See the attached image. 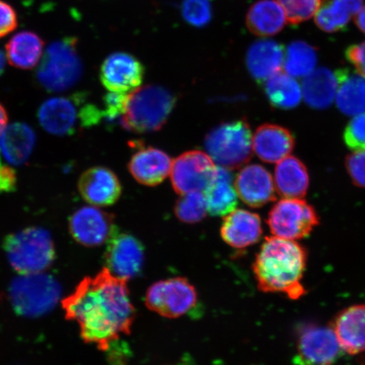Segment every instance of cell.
<instances>
[{
	"instance_id": "obj_10",
	"label": "cell",
	"mask_w": 365,
	"mask_h": 365,
	"mask_svg": "<svg viewBox=\"0 0 365 365\" xmlns=\"http://www.w3.org/2000/svg\"><path fill=\"white\" fill-rule=\"evenodd\" d=\"M344 353L331 326L309 325L299 332L294 364L333 365Z\"/></svg>"
},
{
	"instance_id": "obj_32",
	"label": "cell",
	"mask_w": 365,
	"mask_h": 365,
	"mask_svg": "<svg viewBox=\"0 0 365 365\" xmlns=\"http://www.w3.org/2000/svg\"><path fill=\"white\" fill-rule=\"evenodd\" d=\"M317 49L303 41H295L285 51L284 68L287 75L294 78H302L316 68Z\"/></svg>"
},
{
	"instance_id": "obj_18",
	"label": "cell",
	"mask_w": 365,
	"mask_h": 365,
	"mask_svg": "<svg viewBox=\"0 0 365 365\" xmlns=\"http://www.w3.org/2000/svg\"><path fill=\"white\" fill-rule=\"evenodd\" d=\"M331 327L344 353L356 355L365 352V304L341 310Z\"/></svg>"
},
{
	"instance_id": "obj_22",
	"label": "cell",
	"mask_w": 365,
	"mask_h": 365,
	"mask_svg": "<svg viewBox=\"0 0 365 365\" xmlns=\"http://www.w3.org/2000/svg\"><path fill=\"white\" fill-rule=\"evenodd\" d=\"M173 161L163 150L148 148L134 154L129 163V170L141 185L156 186L170 175Z\"/></svg>"
},
{
	"instance_id": "obj_16",
	"label": "cell",
	"mask_w": 365,
	"mask_h": 365,
	"mask_svg": "<svg viewBox=\"0 0 365 365\" xmlns=\"http://www.w3.org/2000/svg\"><path fill=\"white\" fill-rule=\"evenodd\" d=\"M78 190L82 198L95 207H109L120 199L122 187L115 173L104 167H94L80 177Z\"/></svg>"
},
{
	"instance_id": "obj_41",
	"label": "cell",
	"mask_w": 365,
	"mask_h": 365,
	"mask_svg": "<svg viewBox=\"0 0 365 365\" xmlns=\"http://www.w3.org/2000/svg\"><path fill=\"white\" fill-rule=\"evenodd\" d=\"M16 173L7 164L2 162L0 156V194L13 192L16 189Z\"/></svg>"
},
{
	"instance_id": "obj_43",
	"label": "cell",
	"mask_w": 365,
	"mask_h": 365,
	"mask_svg": "<svg viewBox=\"0 0 365 365\" xmlns=\"http://www.w3.org/2000/svg\"><path fill=\"white\" fill-rule=\"evenodd\" d=\"M8 124V114L6 108L0 103V135L3 133V131L7 127Z\"/></svg>"
},
{
	"instance_id": "obj_27",
	"label": "cell",
	"mask_w": 365,
	"mask_h": 365,
	"mask_svg": "<svg viewBox=\"0 0 365 365\" xmlns=\"http://www.w3.org/2000/svg\"><path fill=\"white\" fill-rule=\"evenodd\" d=\"M287 22L284 11L275 0H261L254 4L246 16L249 30L259 36L279 34Z\"/></svg>"
},
{
	"instance_id": "obj_29",
	"label": "cell",
	"mask_w": 365,
	"mask_h": 365,
	"mask_svg": "<svg viewBox=\"0 0 365 365\" xmlns=\"http://www.w3.org/2000/svg\"><path fill=\"white\" fill-rule=\"evenodd\" d=\"M364 0H324L316 15L319 29L327 34L344 29L363 7Z\"/></svg>"
},
{
	"instance_id": "obj_44",
	"label": "cell",
	"mask_w": 365,
	"mask_h": 365,
	"mask_svg": "<svg viewBox=\"0 0 365 365\" xmlns=\"http://www.w3.org/2000/svg\"><path fill=\"white\" fill-rule=\"evenodd\" d=\"M4 66H6V59H4V54L0 50V75H2V73L4 70Z\"/></svg>"
},
{
	"instance_id": "obj_37",
	"label": "cell",
	"mask_w": 365,
	"mask_h": 365,
	"mask_svg": "<svg viewBox=\"0 0 365 365\" xmlns=\"http://www.w3.org/2000/svg\"><path fill=\"white\" fill-rule=\"evenodd\" d=\"M346 171L356 186L365 188V152H354L345 160Z\"/></svg>"
},
{
	"instance_id": "obj_8",
	"label": "cell",
	"mask_w": 365,
	"mask_h": 365,
	"mask_svg": "<svg viewBox=\"0 0 365 365\" xmlns=\"http://www.w3.org/2000/svg\"><path fill=\"white\" fill-rule=\"evenodd\" d=\"M145 305L160 316L175 319L189 314L198 303L195 287L184 277L155 282L145 294Z\"/></svg>"
},
{
	"instance_id": "obj_9",
	"label": "cell",
	"mask_w": 365,
	"mask_h": 365,
	"mask_svg": "<svg viewBox=\"0 0 365 365\" xmlns=\"http://www.w3.org/2000/svg\"><path fill=\"white\" fill-rule=\"evenodd\" d=\"M58 290L56 281L42 273L21 275L11 287L12 304L23 316H39L57 302Z\"/></svg>"
},
{
	"instance_id": "obj_31",
	"label": "cell",
	"mask_w": 365,
	"mask_h": 365,
	"mask_svg": "<svg viewBox=\"0 0 365 365\" xmlns=\"http://www.w3.org/2000/svg\"><path fill=\"white\" fill-rule=\"evenodd\" d=\"M264 93L273 108L289 110L299 106L302 89L294 77L279 72L264 83Z\"/></svg>"
},
{
	"instance_id": "obj_23",
	"label": "cell",
	"mask_w": 365,
	"mask_h": 365,
	"mask_svg": "<svg viewBox=\"0 0 365 365\" xmlns=\"http://www.w3.org/2000/svg\"><path fill=\"white\" fill-rule=\"evenodd\" d=\"M207 212L212 217H226L238 205V193L232 185L230 170L217 167L215 175L204 192Z\"/></svg>"
},
{
	"instance_id": "obj_26",
	"label": "cell",
	"mask_w": 365,
	"mask_h": 365,
	"mask_svg": "<svg viewBox=\"0 0 365 365\" xmlns=\"http://www.w3.org/2000/svg\"><path fill=\"white\" fill-rule=\"evenodd\" d=\"M275 185L278 194L282 197H304L307 194L309 185L307 166L294 156L282 159L276 167Z\"/></svg>"
},
{
	"instance_id": "obj_3",
	"label": "cell",
	"mask_w": 365,
	"mask_h": 365,
	"mask_svg": "<svg viewBox=\"0 0 365 365\" xmlns=\"http://www.w3.org/2000/svg\"><path fill=\"white\" fill-rule=\"evenodd\" d=\"M175 96L158 86L148 85L132 91L128 97L122 124L137 133L161 130L175 108Z\"/></svg>"
},
{
	"instance_id": "obj_33",
	"label": "cell",
	"mask_w": 365,
	"mask_h": 365,
	"mask_svg": "<svg viewBox=\"0 0 365 365\" xmlns=\"http://www.w3.org/2000/svg\"><path fill=\"white\" fill-rule=\"evenodd\" d=\"M175 212L178 219L185 223L192 225L202 221L207 212L204 194L194 191L182 195L177 200Z\"/></svg>"
},
{
	"instance_id": "obj_12",
	"label": "cell",
	"mask_w": 365,
	"mask_h": 365,
	"mask_svg": "<svg viewBox=\"0 0 365 365\" xmlns=\"http://www.w3.org/2000/svg\"><path fill=\"white\" fill-rule=\"evenodd\" d=\"M73 238L88 247L108 243L117 234L113 216L95 205L81 207L68 219Z\"/></svg>"
},
{
	"instance_id": "obj_28",
	"label": "cell",
	"mask_w": 365,
	"mask_h": 365,
	"mask_svg": "<svg viewBox=\"0 0 365 365\" xmlns=\"http://www.w3.org/2000/svg\"><path fill=\"white\" fill-rule=\"evenodd\" d=\"M335 73L339 81L335 98L337 108L346 115L365 113V78L344 68Z\"/></svg>"
},
{
	"instance_id": "obj_2",
	"label": "cell",
	"mask_w": 365,
	"mask_h": 365,
	"mask_svg": "<svg viewBox=\"0 0 365 365\" xmlns=\"http://www.w3.org/2000/svg\"><path fill=\"white\" fill-rule=\"evenodd\" d=\"M308 254L296 240L267 237L253 264L258 289L264 293L286 294L292 299L302 297V279Z\"/></svg>"
},
{
	"instance_id": "obj_36",
	"label": "cell",
	"mask_w": 365,
	"mask_h": 365,
	"mask_svg": "<svg viewBox=\"0 0 365 365\" xmlns=\"http://www.w3.org/2000/svg\"><path fill=\"white\" fill-rule=\"evenodd\" d=\"M344 140L346 147L354 152H365V113L355 115L346 125Z\"/></svg>"
},
{
	"instance_id": "obj_40",
	"label": "cell",
	"mask_w": 365,
	"mask_h": 365,
	"mask_svg": "<svg viewBox=\"0 0 365 365\" xmlns=\"http://www.w3.org/2000/svg\"><path fill=\"white\" fill-rule=\"evenodd\" d=\"M346 58L358 74L365 78V42L350 46L346 50Z\"/></svg>"
},
{
	"instance_id": "obj_39",
	"label": "cell",
	"mask_w": 365,
	"mask_h": 365,
	"mask_svg": "<svg viewBox=\"0 0 365 365\" xmlns=\"http://www.w3.org/2000/svg\"><path fill=\"white\" fill-rule=\"evenodd\" d=\"M18 26L17 14L10 4L0 0V38L15 31Z\"/></svg>"
},
{
	"instance_id": "obj_14",
	"label": "cell",
	"mask_w": 365,
	"mask_h": 365,
	"mask_svg": "<svg viewBox=\"0 0 365 365\" xmlns=\"http://www.w3.org/2000/svg\"><path fill=\"white\" fill-rule=\"evenodd\" d=\"M144 259V247L139 240L130 235L116 234L108 242L105 268L114 277L128 282L139 275Z\"/></svg>"
},
{
	"instance_id": "obj_30",
	"label": "cell",
	"mask_w": 365,
	"mask_h": 365,
	"mask_svg": "<svg viewBox=\"0 0 365 365\" xmlns=\"http://www.w3.org/2000/svg\"><path fill=\"white\" fill-rule=\"evenodd\" d=\"M44 42L33 31H24L12 36L6 44V57L14 67L30 70L43 56Z\"/></svg>"
},
{
	"instance_id": "obj_13",
	"label": "cell",
	"mask_w": 365,
	"mask_h": 365,
	"mask_svg": "<svg viewBox=\"0 0 365 365\" xmlns=\"http://www.w3.org/2000/svg\"><path fill=\"white\" fill-rule=\"evenodd\" d=\"M82 95L72 98H52L44 102L38 110V120L46 131L54 135L75 134L77 126L82 125Z\"/></svg>"
},
{
	"instance_id": "obj_25",
	"label": "cell",
	"mask_w": 365,
	"mask_h": 365,
	"mask_svg": "<svg viewBox=\"0 0 365 365\" xmlns=\"http://www.w3.org/2000/svg\"><path fill=\"white\" fill-rule=\"evenodd\" d=\"M36 135L24 123L9 125L0 135V153L12 165L24 164L33 153Z\"/></svg>"
},
{
	"instance_id": "obj_7",
	"label": "cell",
	"mask_w": 365,
	"mask_h": 365,
	"mask_svg": "<svg viewBox=\"0 0 365 365\" xmlns=\"http://www.w3.org/2000/svg\"><path fill=\"white\" fill-rule=\"evenodd\" d=\"M319 222L316 210L299 198L281 200L273 205L267 218L274 236L296 241L309 236Z\"/></svg>"
},
{
	"instance_id": "obj_24",
	"label": "cell",
	"mask_w": 365,
	"mask_h": 365,
	"mask_svg": "<svg viewBox=\"0 0 365 365\" xmlns=\"http://www.w3.org/2000/svg\"><path fill=\"white\" fill-rule=\"evenodd\" d=\"M337 88L336 73L327 68H314L304 77L301 86L304 102L314 109L329 108L336 98Z\"/></svg>"
},
{
	"instance_id": "obj_35",
	"label": "cell",
	"mask_w": 365,
	"mask_h": 365,
	"mask_svg": "<svg viewBox=\"0 0 365 365\" xmlns=\"http://www.w3.org/2000/svg\"><path fill=\"white\" fill-rule=\"evenodd\" d=\"M182 16L194 26L207 25L212 16L210 0H185L182 3Z\"/></svg>"
},
{
	"instance_id": "obj_11",
	"label": "cell",
	"mask_w": 365,
	"mask_h": 365,
	"mask_svg": "<svg viewBox=\"0 0 365 365\" xmlns=\"http://www.w3.org/2000/svg\"><path fill=\"white\" fill-rule=\"evenodd\" d=\"M217 166L207 153L194 150L173 161L170 172L173 190L179 195L202 191L213 180Z\"/></svg>"
},
{
	"instance_id": "obj_20",
	"label": "cell",
	"mask_w": 365,
	"mask_h": 365,
	"mask_svg": "<svg viewBox=\"0 0 365 365\" xmlns=\"http://www.w3.org/2000/svg\"><path fill=\"white\" fill-rule=\"evenodd\" d=\"M221 236L225 243L236 249L257 244L262 236L261 218L246 210H235L222 222Z\"/></svg>"
},
{
	"instance_id": "obj_1",
	"label": "cell",
	"mask_w": 365,
	"mask_h": 365,
	"mask_svg": "<svg viewBox=\"0 0 365 365\" xmlns=\"http://www.w3.org/2000/svg\"><path fill=\"white\" fill-rule=\"evenodd\" d=\"M68 321L78 324L81 339L107 352L110 346L129 335L135 318L127 282L107 268L85 277L62 301Z\"/></svg>"
},
{
	"instance_id": "obj_5",
	"label": "cell",
	"mask_w": 365,
	"mask_h": 365,
	"mask_svg": "<svg viewBox=\"0 0 365 365\" xmlns=\"http://www.w3.org/2000/svg\"><path fill=\"white\" fill-rule=\"evenodd\" d=\"M205 148L218 166L237 170L245 165L253 156V135L244 120L223 123L209 132Z\"/></svg>"
},
{
	"instance_id": "obj_15",
	"label": "cell",
	"mask_w": 365,
	"mask_h": 365,
	"mask_svg": "<svg viewBox=\"0 0 365 365\" xmlns=\"http://www.w3.org/2000/svg\"><path fill=\"white\" fill-rule=\"evenodd\" d=\"M144 74V66L138 59L129 53H115L103 61L100 79L109 91L126 93L139 88Z\"/></svg>"
},
{
	"instance_id": "obj_34",
	"label": "cell",
	"mask_w": 365,
	"mask_h": 365,
	"mask_svg": "<svg viewBox=\"0 0 365 365\" xmlns=\"http://www.w3.org/2000/svg\"><path fill=\"white\" fill-rule=\"evenodd\" d=\"M284 11L287 22L299 24L316 15L322 0H277Z\"/></svg>"
},
{
	"instance_id": "obj_38",
	"label": "cell",
	"mask_w": 365,
	"mask_h": 365,
	"mask_svg": "<svg viewBox=\"0 0 365 365\" xmlns=\"http://www.w3.org/2000/svg\"><path fill=\"white\" fill-rule=\"evenodd\" d=\"M129 94L110 91L104 97L105 111L103 116L109 120H115L124 114Z\"/></svg>"
},
{
	"instance_id": "obj_4",
	"label": "cell",
	"mask_w": 365,
	"mask_h": 365,
	"mask_svg": "<svg viewBox=\"0 0 365 365\" xmlns=\"http://www.w3.org/2000/svg\"><path fill=\"white\" fill-rule=\"evenodd\" d=\"M4 246L9 263L21 275L42 273L56 257L52 237L41 227H27L9 235Z\"/></svg>"
},
{
	"instance_id": "obj_19",
	"label": "cell",
	"mask_w": 365,
	"mask_h": 365,
	"mask_svg": "<svg viewBox=\"0 0 365 365\" xmlns=\"http://www.w3.org/2000/svg\"><path fill=\"white\" fill-rule=\"evenodd\" d=\"M294 145L295 139L292 132L277 125H262L253 135L254 152L264 163H279L289 156Z\"/></svg>"
},
{
	"instance_id": "obj_6",
	"label": "cell",
	"mask_w": 365,
	"mask_h": 365,
	"mask_svg": "<svg viewBox=\"0 0 365 365\" xmlns=\"http://www.w3.org/2000/svg\"><path fill=\"white\" fill-rule=\"evenodd\" d=\"M77 40L66 38L49 46L36 71L41 86L50 93H61L75 86L82 74Z\"/></svg>"
},
{
	"instance_id": "obj_21",
	"label": "cell",
	"mask_w": 365,
	"mask_h": 365,
	"mask_svg": "<svg viewBox=\"0 0 365 365\" xmlns=\"http://www.w3.org/2000/svg\"><path fill=\"white\" fill-rule=\"evenodd\" d=\"M285 49L274 41L262 40L253 43L246 56V66L258 83H264L282 71L284 65Z\"/></svg>"
},
{
	"instance_id": "obj_17",
	"label": "cell",
	"mask_w": 365,
	"mask_h": 365,
	"mask_svg": "<svg viewBox=\"0 0 365 365\" xmlns=\"http://www.w3.org/2000/svg\"><path fill=\"white\" fill-rule=\"evenodd\" d=\"M235 186L242 202L250 207H262L276 200L272 176L259 164H250L242 168L236 177Z\"/></svg>"
},
{
	"instance_id": "obj_42",
	"label": "cell",
	"mask_w": 365,
	"mask_h": 365,
	"mask_svg": "<svg viewBox=\"0 0 365 365\" xmlns=\"http://www.w3.org/2000/svg\"><path fill=\"white\" fill-rule=\"evenodd\" d=\"M354 20L359 30L365 34V6L354 16Z\"/></svg>"
}]
</instances>
